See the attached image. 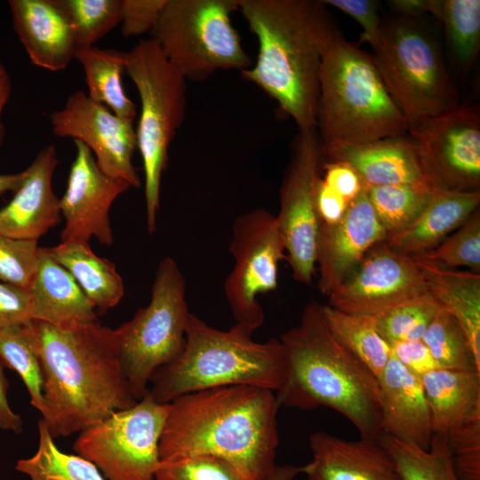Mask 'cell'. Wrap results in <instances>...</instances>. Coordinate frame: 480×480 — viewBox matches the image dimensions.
<instances>
[{
  "mask_svg": "<svg viewBox=\"0 0 480 480\" xmlns=\"http://www.w3.org/2000/svg\"><path fill=\"white\" fill-rule=\"evenodd\" d=\"M387 4L400 16L412 18H422L430 9V0H389Z\"/></svg>",
  "mask_w": 480,
  "mask_h": 480,
  "instance_id": "obj_49",
  "label": "cell"
},
{
  "mask_svg": "<svg viewBox=\"0 0 480 480\" xmlns=\"http://www.w3.org/2000/svg\"><path fill=\"white\" fill-rule=\"evenodd\" d=\"M387 237L365 188L351 201L338 222L320 225L316 247L319 292L328 297L367 251Z\"/></svg>",
  "mask_w": 480,
  "mask_h": 480,
  "instance_id": "obj_19",
  "label": "cell"
},
{
  "mask_svg": "<svg viewBox=\"0 0 480 480\" xmlns=\"http://www.w3.org/2000/svg\"><path fill=\"white\" fill-rule=\"evenodd\" d=\"M40 248L36 240L0 234V280L28 290L37 268Z\"/></svg>",
  "mask_w": 480,
  "mask_h": 480,
  "instance_id": "obj_41",
  "label": "cell"
},
{
  "mask_svg": "<svg viewBox=\"0 0 480 480\" xmlns=\"http://www.w3.org/2000/svg\"><path fill=\"white\" fill-rule=\"evenodd\" d=\"M378 380L382 436L428 450L433 432L421 378L391 354Z\"/></svg>",
  "mask_w": 480,
  "mask_h": 480,
  "instance_id": "obj_24",
  "label": "cell"
},
{
  "mask_svg": "<svg viewBox=\"0 0 480 480\" xmlns=\"http://www.w3.org/2000/svg\"><path fill=\"white\" fill-rule=\"evenodd\" d=\"M169 408L170 404L157 403L148 392L134 405L80 432L73 448L106 480H154Z\"/></svg>",
  "mask_w": 480,
  "mask_h": 480,
  "instance_id": "obj_11",
  "label": "cell"
},
{
  "mask_svg": "<svg viewBox=\"0 0 480 480\" xmlns=\"http://www.w3.org/2000/svg\"><path fill=\"white\" fill-rule=\"evenodd\" d=\"M124 70L140 99L137 148L145 176L147 227L152 234L156 228L160 182L169 146L185 116L187 79L151 37L125 52Z\"/></svg>",
  "mask_w": 480,
  "mask_h": 480,
  "instance_id": "obj_8",
  "label": "cell"
},
{
  "mask_svg": "<svg viewBox=\"0 0 480 480\" xmlns=\"http://www.w3.org/2000/svg\"><path fill=\"white\" fill-rule=\"evenodd\" d=\"M44 249L71 274L95 308L108 310L124 297V281L115 264L96 255L89 243L61 242Z\"/></svg>",
  "mask_w": 480,
  "mask_h": 480,
  "instance_id": "obj_28",
  "label": "cell"
},
{
  "mask_svg": "<svg viewBox=\"0 0 480 480\" xmlns=\"http://www.w3.org/2000/svg\"><path fill=\"white\" fill-rule=\"evenodd\" d=\"M442 307L431 296L410 300L372 316L380 334L388 342L421 340Z\"/></svg>",
  "mask_w": 480,
  "mask_h": 480,
  "instance_id": "obj_37",
  "label": "cell"
},
{
  "mask_svg": "<svg viewBox=\"0 0 480 480\" xmlns=\"http://www.w3.org/2000/svg\"><path fill=\"white\" fill-rule=\"evenodd\" d=\"M75 59L84 68L90 99L106 106L117 116L133 122L136 107L124 92L121 80L125 52L87 46L79 48Z\"/></svg>",
  "mask_w": 480,
  "mask_h": 480,
  "instance_id": "obj_29",
  "label": "cell"
},
{
  "mask_svg": "<svg viewBox=\"0 0 480 480\" xmlns=\"http://www.w3.org/2000/svg\"><path fill=\"white\" fill-rule=\"evenodd\" d=\"M254 330L236 323L216 329L190 313L181 353L152 377L148 393L169 404L177 397L207 388L245 385L276 392L286 374L280 340H252Z\"/></svg>",
  "mask_w": 480,
  "mask_h": 480,
  "instance_id": "obj_5",
  "label": "cell"
},
{
  "mask_svg": "<svg viewBox=\"0 0 480 480\" xmlns=\"http://www.w3.org/2000/svg\"><path fill=\"white\" fill-rule=\"evenodd\" d=\"M33 320V308L28 290L0 282V330L24 325Z\"/></svg>",
  "mask_w": 480,
  "mask_h": 480,
  "instance_id": "obj_44",
  "label": "cell"
},
{
  "mask_svg": "<svg viewBox=\"0 0 480 480\" xmlns=\"http://www.w3.org/2000/svg\"><path fill=\"white\" fill-rule=\"evenodd\" d=\"M59 163L53 145L41 149L26 169L12 200L0 209V234L16 239L36 240L60 220V199L52 180Z\"/></svg>",
  "mask_w": 480,
  "mask_h": 480,
  "instance_id": "obj_21",
  "label": "cell"
},
{
  "mask_svg": "<svg viewBox=\"0 0 480 480\" xmlns=\"http://www.w3.org/2000/svg\"><path fill=\"white\" fill-rule=\"evenodd\" d=\"M440 188L425 183L366 188L368 198L388 236L411 226Z\"/></svg>",
  "mask_w": 480,
  "mask_h": 480,
  "instance_id": "obj_32",
  "label": "cell"
},
{
  "mask_svg": "<svg viewBox=\"0 0 480 480\" xmlns=\"http://www.w3.org/2000/svg\"><path fill=\"white\" fill-rule=\"evenodd\" d=\"M167 0H122L121 32L136 36L151 32Z\"/></svg>",
  "mask_w": 480,
  "mask_h": 480,
  "instance_id": "obj_42",
  "label": "cell"
},
{
  "mask_svg": "<svg viewBox=\"0 0 480 480\" xmlns=\"http://www.w3.org/2000/svg\"><path fill=\"white\" fill-rule=\"evenodd\" d=\"M43 377L42 420L53 438L80 433L138 401L123 372L114 330L91 324H26Z\"/></svg>",
  "mask_w": 480,
  "mask_h": 480,
  "instance_id": "obj_1",
  "label": "cell"
},
{
  "mask_svg": "<svg viewBox=\"0 0 480 480\" xmlns=\"http://www.w3.org/2000/svg\"><path fill=\"white\" fill-rule=\"evenodd\" d=\"M316 130L322 148L408 133L406 119L371 53L348 41L340 30L322 60Z\"/></svg>",
  "mask_w": 480,
  "mask_h": 480,
  "instance_id": "obj_6",
  "label": "cell"
},
{
  "mask_svg": "<svg viewBox=\"0 0 480 480\" xmlns=\"http://www.w3.org/2000/svg\"><path fill=\"white\" fill-rule=\"evenodd\" d=\"M321 148L324 160L348 164L366 188L411 183L438 187L420 142L409 133L367 143L336 144Z\"/></svg>",
  "mask_w": 480,
  "mask_h": 480,
  "instance_id": "obj_20",
  "label": "cell"
},
{
  "mask_svg": "<svg viewBox=\"0 0 480 480\" xmlns=\"http://www.w3.org/2000/svg\"><path fill=\"white\" fill-rule=\"evenodd\" d=\"M154 480H251L235 465L214 455L160 461Z\"/></svg>",
  "mask_w": 480,
  "mask_h": 480,
  "instance_id": "obj_40",
  "label": "cell"
},
{
  "mask_svg": "<svg viewBox=\"0 0 480 480\" xmlns=\"http://www.w3.org/2000/svg\"><path fill=\"white\" fill-rule=\"evenodd\" d=\"M421 340L440 369L480 372V362L476 360L465 332L446 309L440 308Z\"/></svg>",
  "mask_w": 480,
  "mask_h": 480,
  "instance_id": "obj_35",
  "label": "cell"
},
{
  "mask_svg": "<svg viewBox=\"0 0 480 480\" xmlns=\"http://www.w3.org/2000/svg\"><path fill=\"white\" fill-rule=\"evenodd\" d=\"M16 469L29 480H106L87 459L60 451L41 419L37 450L33 456L19 460Z\"/></svg>",
  "mask_w": 480,
  "mask_h": 480,
  "instance_id": "obj_33",
  "label": "cell"
},
{
  "mask_svg": "<svg viewBox=\"0 0 480 480\" xmlns=\"http://www.w3.org/2000/svg\"><path fill=\"white\" fill-rule=\"evenodd\" d=\"M426 155L437 186L473 191L480 187L478 105H460L428 123L412 136Z\"/></svg>",
  "mask_w": 480,
  "mask_h": 480,
  "instance_id": "obj_18",
  "label": "cell"
},
{
  "mask_svg": "<svg viewBox=\"0 0 480 480\" xmlns=\"http://www.w3.org/2000/svg\"><path fill=\"white\" fill-rule=\"evenodd\" d=\"M322 180L348 202L366 188L358 173L341 161L324 160Z\"/></svg>",
  "mask_w": 480,
  "mask_h": 480,
  "instance_id": "obj_45",
  "label": "cell"
},
{
  "mask_svg": "<svg viewBox=\"0 0 480 480\" xmlns=\"http://www.w3.org/2000/svg\"><path fill=\"white\" fill-rule=\"evenodd\" d=\"M389 344L394 356L406 369L420 378L439 368L421 340L396 341Z\"/></svg>",
  "mask_w": 480,
  "mask_h": 480,
  "instance_id": "obj_46",
  "label": "cell"
},
{
  "mask_svg": "<svg viewBox=\"0 0 480 480\" xmlns=\"http://www.w3.org/2000/svg\"><path fill=\"white\" fill-rule=\"evenodd\" d=\"M8 380L4 372V366L0 362V428L20 433L22 430L21 417L10 407L7 399Z\"/></svg>",
  "mask_w": 480,
  "mask_h": 480,
  "instance_id": "obj_48",
  "label": "cell"
},
{
  "mask_svg": "<svg viewBox=\"0 0 480 480\" xmlns=\"http://www.w3.org/2000/svg\"><path fill=\"white\" fill-rule=\"evenodd\" d=\"M303 467L294 465H281L274 469L261 480H293L298 475L302 474Z\"/></svg>",
  "mask_w": 480,
  "mask_h": 480,
  "instance_id": "obj_51",
  "label": "cell"
},
{
  "mask_svg": "<svg viewBox=\"0 0 480 480\" xmlns=\"http://www.w3.org/2000/svg\"><path fill=\"white\" fill-rule=\"evenodd\" d=\"M33 320L71 326L98 321L95 308L71 274L40 248L37 268L28 289Z\"/></svg>",
  "mask_w": 480,
  "mask_h": 480,
  "instance_id": "obj_25",
  "label": "cell"
},
{
  "mask_svg": "<svg viewBox=\"0 0 480 480\" xmlns=\"http://www.w3.org/2000/svg\"><path fill=\"white\" fill-rule=\"evenodd\" d=\"M25 177V171L13 174L0 173V195L7 191H15Z\"/></svg>",
  "mask_w": 480,
  "mask_h": 480,
  "instance_id": "obj_52",
  "label": "cell"
},
{
  "mask_svg": "<svg viewBox=\"0 0 480 480\" xmlns=\"http://www.w3.org/2000/svg\"><path fill=\"white\" fill-rule=\"evenodd\" d=\"M326 6L340 10L353 18L362 28V40L372 45L378 39L383 24L380 4L374 0H324Z\"/></svg>",
  "mask_w": 480,
  "mask_h": 480,
  "instance_id": "obj_43",
  "label": "cell"
},
{
  "mask_svg": "<svg viewBox=\"0 0 480 480\" xmlns=\"http://www.w3.org/2000/svg\"><path fill=\"white\" fill-rule=\"evenodd\" d=\"M350 203L326 185L321 176L316 188V208L320 225L338 222Z\"/></svg>",
  "mask_w": 480,
  "mask_h": 480,
  "instance_id": "obj_47",
  "label": "cell"
},
{
  "mask_svg": "<svg viewBox=\"0 0 480 480\" xmlns=\"http://www.w3.org/2000/svg\"><path fill=\"white\" fill-rule=\"evenodd\" d=\"M238 0H167L151 38L187 80L252 65L231 23Z\"/></svg>",
  "mask_w": 480,
  "mask_h": 480,
  "instance_id": "obj_10",
  "label": "cell"
},
{
  "mask_svg": "<svg viewBox=\"0 0 480 480\" xmlns=\"http://www.w3.org/2000/svg\"><path fill=\"white\" fill-rule=\"evenodd\" d=\"M324 322L334 338L379 380L390 356V344L380 334L372 316L354 315L323 305Z\"/></svg>",
  "mask_w": 480,
  "mask_h": 480,
  "instance_id": "obj_30",
  "label": "cell"
},
{
  "mask_svg": "<svg viewBox=\"0 0 480 480\" xmlns=\"http://www.w3.org/2000/svg\"><path fill=\"white\" fill-rule=\"evenodd\" d=\"M441 268H469L480 271V212L475 211L467 221L435 248L415 254Z\"/></svg>",
  "mask_w": 480,
  "mask_h": 480,
  "instance_id": "obj_39",
  "label": "cell"
},
{
  "mask_svg": "<svg viewBox=\"0 0 480 480\" xmlns=\"http://www.w3.org/2000/svg\"><path fill=\"white\" fill-rule=\"evenodd\" d=\"M53 133L80 140L92 151L107 175L138 188L140 180L132 164L137 148L132 121L123 119L84 91L72 93L65 106L50 116Z\"/></svg>",
  "mask_w": 480,
  "mask_h": 480,
  "instance_id": "obj_16",
  "label": "cell"
},
{
  "mask_svg": "<svg viewBox=\"0 0 480 480\" xmlns=\"http://www.w3.org/2000/svg\"><path fill=\"white\" fill-rule=\"evenodd\" d=\"M190 313L185 278L167 256L156 269L149 303L114 330L120 364L137 401L148 392L156 371L183 350Z\"/></svg>",
  "mask_w": 480,
  "mask_h": 480,
  "instance_id": "obj_9",
  "label": "cell"
},
{
  "mask_svg": "<svg viewBox=\"0 0 480 480\" xmlns=\"http://www.w3.org/2000/svg\"><path fill=\"white\" fill-rule=\"evenodd\" d=\"M429 14L443 24L455 67L468 71L480 49V1L430 0Z\"/></svg>",
  "mask_w": 480,
  "mask_h": 480,
  "instance_id": "obj_31",
  "label": "cell"
},
{
  "mask_svg": "<svg viewBox=\"0 0 480 480\" xmlns=\"http://www.w3.org/2000/svg\"><path fill=\"white\" fill-rule=\"evenodd\" d=\"M324 158L316 128L299 131L280 188L276 219L285 244L286 260L295 281L309 284L316 270L320 223L316 188Z\"/></svg>",
  "mask_w": 480,
  "mask_h": 480,
  "instance_id": "obj_13",
  "label": "cell"
},
{
  "mask_svg": "<svg viewBox=\"0 0 480 480\" xmlns=\"http://www.w3.org/2000/svg\"><path fill=\"white\" fill-rule=\"evenodd\" d=\"M433 436L445 441L460 473L480 468V372L436 369L422 378Z\"/></svg>",
  "mask_w": 480,
  "mask_h": 480,
  "instance_id": "obj_15",
  "label": "cell"
},
{
  "mask_svg": "<svg viewBox=\"0 0 480 480\" xmlns=\"http://www.w3.org/2000/svg\"><path fill=\"white\" fill-rule=\"evenodd\" d=\"M311 460L303 467L308 480H403L380 441L345 440L324 431L309 436Z\"/></svg>",
  "mask_w": 480,
  "mask_h": 480,
  "instance_id": "obj_22",
  "label": "cell"
},
{
  "mask_svg": "<svg viewBox=\"0 0 480 480\" xmlns=\"http://www.w3.org/2000/svg\"><path fill=\"white\" fill-rule=\"evenodd\" d=\"M430 295L424 276L410 255L380 242L364 255L328 298L340 311L375 316L402 303Z\"/></svg>",
  "mask_w": 480,
  "mask_h": 480,
  "instance_id": "obj_14",
  "label": "cell"
},
{
  "mask_svg": "<svg viewBox=\"0 0 480 480\" xmlns=\"http://www.w3.org/2000/svg\"><path fill=\"white\" fill-rule=\"evenodd\" d=\"M255 35L257 60L242 76L261 88L295 122L316 128L324 53L339 31L323 1L238 0Z\"/></svg>",
  "mask_w": 480,
  "mask_h": 480,
  "instance_id": "obj_3",
  "label": "cell"
},
{
  "mask_svg": "<svg viewBox=\"0 0 480 480\" xmlns=\"http://www.w3.org/2000/svg\"><path fill=\"white\" fill-rule=\"evenodd\" d=\"M380 444L392 456L403 480H459L444 438L433 436L428 450L382 436Z\"/></svg>",
  "mask_w": 480,
  "mask_h": 480,
  "instance_id": "obj_34",
  "label": "cell"
},
{
  "mask_svg": "<svg viewBox=\"0 0 480 480\" xmlns=\"http://www.w3.org/2000/svg\"><path fill=\"white\" fill-rule=\"evenodd\" d=\"M169 404L159 441L160 461L214 455L251 480H261L276 467V392L236 385L188 393Z\"/></svg>",
  "mask_w": 480,
  "mask_h": 480,
  "instance_id": "obj_2",
  "label": "cell"
},
{
  "mask_svg": "<svg viewBox=\"0 0 480 480\" xmlns=\"http://www.w3.org/2000/svg\"><path fill=\"white\" fill-rule=\"evenodd\" d=\"M371 47L372 60L406 119L410 135L460 105L438 43L421 18L398 15L384 20Z\"/></svg>",
  "mask_w": 480,
  "mask_h": 480,
  "instance_id": "obj_7",
  "label": "cell"
},
{
  "mask_svg": "<svg viewBox=\"0 0 480 480\" xmlns=\"http://www.w3.org/2000/svg\"><path fill=\"white\" fill-rule=\"evenodd\" d=\"M76 154L71 164L66 191L60 199L65 219L61 242L89 243L95 237L100 244L111 246L113 231L109 210L114 201L131 185L104 173L92 151L80 140H74Z\"/></svg>",
  "mask_w": 480,
  "mask_h": 480,
  "instance_id": "obj_17",
  "label": "cell"
},
{
  "mask_svg": "<svg viewBox=\"0 0 480 480\" xmlns=\"http://www.w3.org/2000/svg\"><path fill=\"white\" fill-rule=\"evenodd\" d=\"M0 362L19 374L29 394L31 405L42 413L43 377L26 324L0 330Z\"/></svg>",
  "mask_w": 480,
  "mask_h": 480,
  "instance_id": "obj_36",
  "label": "cell"
},
{
  "mask_svg": "<svg viewBox=\"0 0 480 480\" xmlns=\"http://www.w3.org/2000/svg\"><path fill=\"white\" fill-rule=\"evenodd\" d=\"M411 256L419 266L430 295L459 322L480 362V274L437 267L417 255Z\"/></svg>",
  "mask_w": 480,
  "mask_h": 480,
  "instance_id": "obj_27",
  "label": "cell"
},
{
  "mask_svg": "<svg viewBox=\"0 0 480 480\" xmlns=\"http://www.w3.org/2000/svg\"><path fill=\"white\" fill-rule=\"evenodd\" d=\"M11 91L12 83L10 76L4 66L0 62V140H2L4 134V126L1 120L2 113L10 98Z\"/></svg>",
  "mask_w": 480,
  "mask_h": 480,
  "instance_id": "obj_50",
  "label": "cell"
},
{
  "mask_svg": "<svg viewBox=\"0 0 480 480\" xmlns=\"http://www.w3.org/2000/svg\"><path fill=\"white\" fill-rule=\"evenodd\" d=\"M13 28L31 62L51 71L65 69L78 44L57 0H10Z\"/></svg>",
  "mask_w": 480,
  "mask_h": 480,
  "instance_id": "obj_23",
  "label": "cell"
},
{
  "mask_svg": "<svg viewBox=\"0 0 480 480\" xmlns=\"http://www.w3.org/2000/svg\"><path fill=\"white\" fill-rule=\"evenodd\" d=\"M57 1L74 28L78 49L93 46L121 23L122 0Z\"/></svg>",
  "mask_w": 480,
  "mask_h": 480,
  "instance_id": "obj_38",
  "label": "cell"
},
{
  "mask_svg": "<svg viewBox=\"0 0 480 480\" xmlns=\"http://www.w3.org/2000/svg\"><path fill=\"white\" fill-rule=\"evenodd\" d=\"M229 250L235 262L225 280V296L236 323L255 331L265 319L257 296L277 288L278 264L286 260L276 216L262 208L237 216Z\"/></svg>",
  "mask_w": 480,
  "mask_h": 480,
  "instance_id": "obj_12",
  "label": "cell"
},
{
  "mask_svg": "<svg viewBox=\"0 0 480 480\" xmlns=\"http://www.w3.org/2000/svg\"><path fill=\"white\" fill-rule=\"evenodd\" d=\"M280 341L286 374L276 393L279 407H329L348 420L361 438L380 440L379 380L332 334L322 304L308 303L299 324L284 332Z\"/></svg>",
  "mask_w": 480,
  "mask_h": 480,
  "instance_id": "obj_4",
  "label": "cell"
},
{
  "mask_svg": "<svg viewBox=\"0 0 480 480\" xmlns=\"http://www.w3.org/2000/svg\"><path fill=\"white\" fill-rule=\"evenodd\" d=\"M480 190L439 188L419 218L407 228L388 236L385 243L394 251L415 255L437 246L479 209Z\"/></svg>",
  "mask_w": 480,
  "mask_h": 480,
  "instance_id": "obj_26",
  "label": "cell"
}]
</instances>
